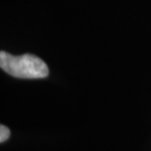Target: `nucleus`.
Instances as JSON below:
<instances>
[{
    "instance_id": "nucleus-1",
    "label": "nucleus",
    "mask_w": 151,
    "mask_h": 151,
    "mask_svg": "<svg viewBox=\"0 0 151 151\" xmlns=\"http://www.w3.org/2000/svg\"><path fill=\"white\" fill-rule=\"evenodd\" d=\"M0 67L12 77L20 78H43L49 74L46 63L32 54L13 56L1 51Z\"/></svg>"
},
{
    "instance_id": "nucleus-2",
    "label": "nucleus",
    "mask_w": 151,
    "mask_h": 151,
    "mask_svg": "<svg viewBox=\"0 0 151 151\" xmlns=\"http://www.w3.org/2000/svg\"><path fill=\"white\" fill-rule=\"evenodd\" d=\"M10 134H11V132L7 127L4 126V125H1L0 126V142L3 143L4 141H6L10 137Z\"/></svg>"
}]
</instances>
